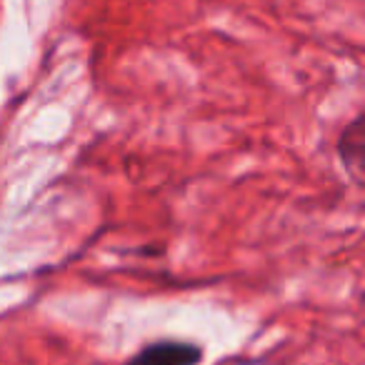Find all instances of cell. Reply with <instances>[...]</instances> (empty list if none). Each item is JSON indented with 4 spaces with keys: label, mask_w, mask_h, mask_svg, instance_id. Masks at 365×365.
<instances>
[{
    "label": "cell",
    "mask_w": 365,
    "mask_h": 365,
    "mask_svg": "<svg viewBox=\"0 0 365 365\" xmlns=\"http://www.w3.org/2000/svg\"><path fill=\"white\" fill-rule=\"evenodd\" d=\"M203 358H205V350L198 343L165 338L143 345L123 365H200Z\"/></svg>",
    "instance_id": "1"
},
{
    "label": "cell",
    "mask_w": 365,
    "mask_h": 365,
    "mask_svg": "<svg viewBox=\"0 0 365 365\" xmlns=\"http://www.w3.org/2000/svg\"><path fill=\"white\" fill-rule=\"evenodd\" d=\"M338 158L343 160L345 170H350L355 178L363 170V160H365V128H363V118H355L350 125H345V130L340 133L338 143Z\"/></svg>",
    "instance_id": "2"
}]
</instances>
